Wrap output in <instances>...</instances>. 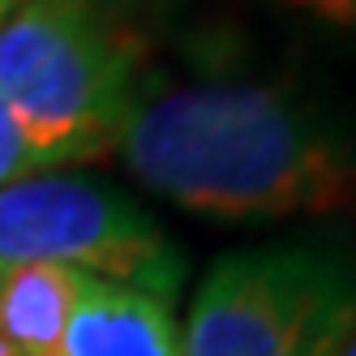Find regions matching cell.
<instances>
[{"mask_svg": "<svg viewBox=\"0 0 356 356\" xmlns=\"http://www.w3.org/2000/svg\"><path fill=\"white\" fill-rule=\"evenodd\" d=\"M120 150L146 189L197 215H356V150L266 86L163 90L134 108Z\"/></svg>", "mask_w": 356, "mask_h": 356, "instance_id": "6da1fadb", "label": "cell"}, {"mask_svg": "<svg viewBox=\"0 0 356 356\" xmlns=\"http://www.w3.org/2000/svg\"><path fill=\"white\" fill-rule=\"evenodd\" d=\"M0 104L31 168L99 159L134 116V56L82 0H13L0 17Z\"/></svg>", "mask_w": 356, "mask_h": 356, "instance_id": "7a4b0ae2", "label": "cell"}, {"mask_svg": "<svg viewBox=\"0 0 356 356\" xmlns=\"http://www.w3.org/2000/svg\"><path fill=\"white\" fill-rule=\"evenodd\" d=\"M356 330V266L314 245L236 249L197 284L181 356H339Z\"/></svg>", "mask_w": 356, "mask_h": 356, "instance_id": "3957f363", "label": "cell"}, {"mask_svg": "<svg viewBox=\"0 0 356 356\" xmlns=\"http://www.w3.org/2000/svg\"><path fill=\"white\" fill-rule=\"evenodd\" d=\"M69 266L172 300L185 258L124 193L82 176H22L0 189V270Z\"/></svg>", "mask_w": 356, "mask_h": 356, "instance_id": "277c9868", "label": "cell"}, {"mask_svg": "<svg viewBox=\"0 0 356 356\" xmlns=\"http://www.w3.org/2000/svg\"><path fill=\"white\" fill-rule=\"evenodd\" d=\"M60 356H181V330L163 296L86 275Z\"/></svg>", "mask_w": 356, "mask_h": 356, "instance_id": "5b68a950", "label": "cell"}, {"mask_svg": "<svg viewBox=\"0 0 356 356\" xmlns=\"http://www.w3.org/2000/svg\"><path fill=\"white\" fill-rule=\"evenodd\" d=\"M82 284V270L47 262L0 270V356H60Z\"/></svg>", "mask_w": 356, "mask_h": 356, "instance_id": "8992f818", "label": "cell"}, {"mask_svg": "<svg viewBox=\"0 0 356 356\" xmlns=\"http://www.w3.org/2000/svg\"><path fill=\"white\" fill-rule=\"evenodd\" d=\"M31 150H26V138H22L13 112L0 104V189L22 181V176H31Z\"/></svg>", "mask_w": 356, "mask_h": 356, "instance_id": "52a82bcc", "label": "cell"}, {"mask_svg": "<svg viewBox=\"0 0 356 356\" xmlns=\"http://www.w3.org/2000/svg\"><path fill=\"white\" fill-rule=\"evenodd\" d=\"M292 9H305L322 22H335V26H356V0H284Z\"/></svg>", "mask_w": 356, "mask_h": 356, "instance_id": "ba28073f", "label": "cell"}, {"mask_svg": "<svg viewBox=\"0 0 356 356\" xmlns=\"http://www.w3.org/2000/svg\"><path fill=\"white\" fill-rule=\"evenodd\" d=\"M86 9H95V13H104V17H112V13H124V9H150V5H163V0H82Z\"/></svg>", "mask_w": 356, "mask_h": 356, "instance_id": "9c48e42d", "label": "cell"}, {"mask_svg": "<svg viewBox=\"0 0 356 356\" xmlns=\"http://www.w3.org/2000/svg\"><path fill=\"white\" fill-rule=\"evenodd\" d=\"M339 356H356V339H348V343H343V352H339Z\"/></svg>", "mask_w": 356, "mask_h": 356, "instance_id": "30bf717a", "label": "cell"}, {"mask_svg": "<svg viewBox=\"0 0 356 356\" xmlns=\"http://www.w3.org/2000/svg\"><path fill=\"white\" fill-rule=\"evenodd\" d=\"M0 5H5V9H9V5H13V0H0Z\"/></svg>", "mask_w": 356, "mask_h": 356, "instance_id": "8fae6325", "label": "cell"}, {"mask_svg": "<svg viewBox=\"0 0 356 356\" xmlns=\"http://www.w3.org/2000/svg\"><path fill=\"white\" fill-rule=\"evenodd\" d=\"M5 13H9V9H5V5H0V17H5Z\"/></svg>", "mask_w": 356, "mask_h": 356, "instance_id": "7c38bea8", "label": "cell"}]
</instances>
